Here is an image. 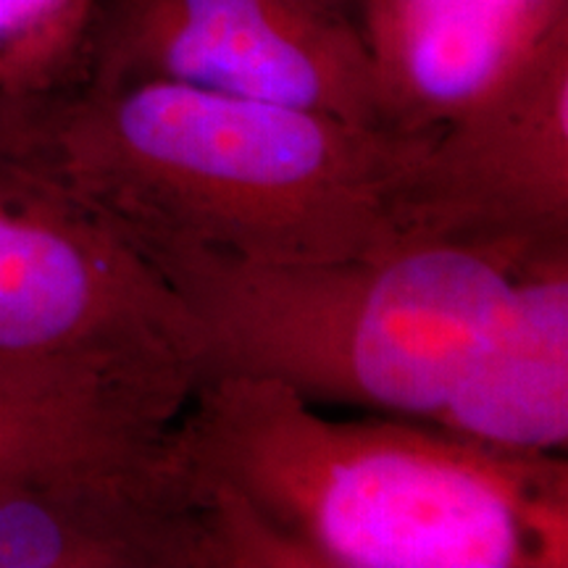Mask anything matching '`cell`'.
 I'll return each instance as SVG.
<instances>
[{"label":"cell","instance_id":"7a4b0ae2","mask_svg":"<svg viewBox=\"0 0 568 568\" xmlns=\"http://www.w3.org/2000/svg\"><path fill=\"white\" fill-rule=\"evenodd\" d=\"M426 140L161 80L84 84L30 138L130 243L258 264L393 245L389 195Z\"/></svg>","mask_w":568,"mask_h":568},{"label":"cell","instance_id":"3957f363","mask_svg":"<svg viewBox=\"0 0 568 568\" xmlns=\"http://www.w3.org/2000/svg\"><path fill=\"white\" fill-rule=\"evenodd\" d=\"M132 245L195 322L205 376H258L311 403L432 424L500 322L524 255L539 243L400 234L382 251L318 264Z\"/></svg>","mask_w":568,"mask_h":568},{"label":"cell","instance_id":"8fae6325","mask_svg":"<svg viewBox=\"0 0 568 568\" xmlns=\"http://www.w3.org/2000/svg\"><path fill=\"white\" fill-rule=\"evenodd\" d=\"M34 435H40V424L17 414V410L0 406V450L24 443V439H30Z\"/></svg>","mask_w":568,"mask_h":568},{"label":"cell","instance_id":"30bf717a","mask_svg":"<svg viewBox=\"0 0 568 568\" xmlns=\"http://www.w3.org/2000/svg\"><path fill=\"white\" fill-rule=\"evenodd\" d=\"M101 0H0V138L27 140L84 88Z\"/></svg>","mask_w":568,"mask_h":568},{"label":"cell","instance_id":"8992f818","mask_svg":"<svg viewBox=\"0 0 568 568\" xmlns=\"http://www.w3.org/2000/svg\"><path fill=\"white\" fill-rule=\"evenodd\" d=\"M161 80L379 126L353 19L316 0H101L84 84Z\"/></svg>","mask_w":568,"mask_h":568},{"label":"cell","instance_id":"5b68a950","mask_svg":"<svg viewBox=\"0 0 568 568\" xmlns=\"http://www.w3.org/2000/svg\"><path fill=\"white\" fill-rule=\"evenodd\" d=\"M174 432L51 435L0 450V568H230Z\"/></svg>","mask_w":568,"mask_h":568},{"label":"cell","instance_id":"ba28073f","mask_svg":"<svg viewBox=\"0 0 568 568\" xmlns=\"http://www.w3.org/2000/svg\"><path fill=\"white\" fill-rule=\"evenodd\" d=\"M376 119L422 138L508 84L568 32V0H353Z\"/></svg>","mask_w":568,"mask_h":568},{"label":"cell","instance_id":"7c38bea8","mask_svg":"<svg viewBox=\"0 0 568 568\" xmlns=\"http://www.w3.org/2000/svg\"><path fill=\"white\" fill-rule=\"evenodd\" d=\"M316 3L324 6V9H329V11L345 13V17L353 19V0H316Z\"/></svg>","mask_w":568,"mask_h":568},{"label":"cell","instance_id":"52a82bcc","mask_svg":"<svg viewBox=\"0 0 568 568\" xmlns=\"http://www.w3.org/2000/svg\"><path fill=\"white\" fill-rule=\"evenodd\" d=\"M397 234L464 243L568 240V32L429 134L389 195Z\"/></svg>","mask_w":568,"mask_h":568},{"label":"cell","instance_id":"6da1fadb","mask_svg":"<svg viewBox=\"0 0 568 568\" xmlns=\"http://www.w3.org/2000/svg\"><path fill=\"white\" fill-rule=\"evenodd\" d=\"M174 437L230 568L568 566L566 456L418 418H332L243 374L203 376Z\"/></svg>","mask_w":568,"mask_h":568},{"label":"cell","instance_id":"9c48e42d","mask_svg":"<svg viewBox=\"0 0 568 568\" xmlns=\"http://www.w3.org/2000/svg\"><path fill=\"white\" fill-rule=\"evenodd\" d=\"M435 426L527 456L568 447V240L524 255L514 290Z\"/></svg>","mask_w":568,"mask_h":568},{"label":"cell","instance_id":"277c9868","mask_svg":"<svg viewBox=\"0 0 568 568\" xmlns=\"http://www.w3.org/2000/svg\"><path fill=\"white\" fill-rule=\"evenodd\" d=\"M203 376L201 332L145 255L30 140L0 138V403L163 437Z\"/></svg>","mask_w":568,"mask_h":568}]
</instances>
